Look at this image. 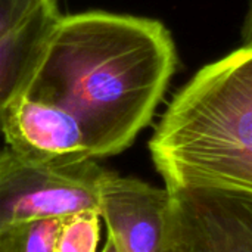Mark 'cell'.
<instances>
[{
  "instance_id": "cell-1",
  "label": "cell",
  "mask_w": 252,
  "mask_h": 252,
  "mask_svg": "<svg viewBox=\"0 0 252 252\" xmlns=\"http://www.w3.org/2000/svg\"><path fill=\"white\" fill-rule=\"evenodd\" d=\"M177 68L158 19L89 10L59 16L21 93L80 123L92 159L121 154L151 123Z\"/></svg>"
},
{
  "instance_id": "cell-2",
  "label": "cell",
  "mask_w": 252,
  "mask_h": 252,
  "mask_svg": "<svg viewBox=\"0 0 252 252\" xmlns=\"http://www.w3.org/2000/svg\"><path fill=\"white\" fill-rule=\"evenodd\" d=\"M149 152L167 189L252 193V46L202 66L174 94Z\"/></svg>"
},
{
  "instance_id": "cell-3",
  "label": "cell",
  "mask_w": 252,
  "mask_h": 252,
  "mask_svg": "<svg viewBox=\"0 0 252 252\" xmlns=\"http://www.w3.org/2000/svg\"><path fill=\"white\" fill-rule=\"evenodd\" d=\"M103 170L96 159L38 164L4 149L0 158V233L30 221L99 211Z\"/></svg>"
},
{
  "instance_id": "cell-4",
  "label": "cell",
  "mask_w": 252,
  "mask_h": 252,
  "mask_svg": "<svg viewBox=\"0 0 252 252\" xmlns=\"http://www.w3.org/2000/svg\"><path fill=\"white\" fill-rule=\"evenodd\" d=\"M167 190L159 252H252V193L201 186Z\"/></svg>"
},
{
  "instance_id": "cell-5",
  "label": "cell",
  "mask_w": 252,
  "mask_h": 252,
  "mask_svg": "<svg viewBox=\"0 0 252 252\" xmlns=\"http://www.w3.org/2000/svg\"><path fill=\"white\" fill-rule=\"evenodd\" d=\"M6 149L21 159L38 164H75L92 159L77 118L63 108L16 94L0 111Z\"/></svg>"
},
{
  "instance_id": "cell-6",
  "label": "cell",
  "mask_w": 252,
  "mask_h": 252,
  "mask_svg": "<svg viewBox=\"0 0 252 252\" xmlns=\"http://www.w3.org/2000/svg\"><path fill=\"white\" fill-rule=\"evenodd\" d=\"M168 190L103 170L99 211L115 252H159Z\"/></svg>"
},
{
  "instance_id": "cell-7",
  "label": "cell",
  "mask_w": 252,
  "mask_h": 252,
  "mask_svg": "<svg viewBox=\"0 0 252 252\" xmlns=\"http://www.w3.org/2000/svg\"><path fill=\"white\" fill-rule=\"evenodd\" d=\"M59 16L49 0H0V111L21 93Z\"/></svg>"
},
{
  "instance_id": "cell-8",
  "label": "cell",
  "mask_w": 252,
  "mask_h": 252,
  "mask_svg": "<svg viewBox=\"0 0 252 252\" xmlns=\"http://www.w3.org/2000/svg\"><path fill=\"white\" fill-rule=\"evenodd\" d=\"M100 220L97 210H84L61 219L55 252H97Z\"/></svg>"
},
{
  "instance_id": "cell-9",
  "label": "cell",
  "mask_w": 252,
  "mask_h": 252,
  "mask_svg": "<svg viewBox=\"0 0 252 252\" xmlns=\"http://www.w3.org/2000/svg\"><path fill=\"white\" fill-rule=\"evenodd\" d=\"M61 219L37 220L0 233L4 252H55Z\"/></svg>"
},
{
  "instance_id": "cell-10",
  "label": "cell",
  "mask_w": 252,
  "mask_h": 252,
  "mask_svg": "<svg viewBox=\"0 0 252 252\" xmlns=\"http://www.w3.org/2000/svg\"><path fill=\"white\" fill-rule=\"evenodd\" d=\"M241 37H242V46H252V0H250L248 10L242 22Z\"/></svg>"
},
{
  "instance_id": "cell-11",
  "label": "cell",
  "mask_w": 252,
  "mask_h": 252,
  "mask_svg": "<svg viewBox=\"0 0 252 252\" xmlns=\"http://www.w3.org/2000/svg\"><path fill=\"white\" fill-rule=\"evenodd\" d=\"M100 252H115V248H114V245H112V242L109 239L106 241V244L103 245V248H102Z\"/></svg>"
},
{
  "instance_id": "cell-12",
  "label": "cell",
  "mask_w": 252,
  "mask_h": 252,
  "mask_svg": "<svg viewBox=\"0 0 252 252\" xmlns=\"http://www.w3.org/2000/svg\"><path fill=\"white\" fill-rule=\"evenodd\" d=\"M0 252H4V250H3V244H1V238H0Z\"/></svg>"
},
{
  "instance_id": "cell-13",
  "label": "cell",
  "mask_w": 252,
  "mask_h": 252,
  "mask_svg": "<svg viewBox=\"0 0 252 252\" xmlns=\"http://www.w3.org/2000/svg\"><path fill=\"white\" fill-rule=\"evenodd\" d=\"M3 152H4V149H0V158L3 157Z\"/></svg>"
},
{
  "instance_id": "cell-14",
  "label": "cell",
  "mask_w": 252,
  "mask_h": 252,
  "mask_svg": "<svg viewBox=\"0 0 252 252\" xmlns=\"http://www.w3.org/2000/svg\"><path fill=\"white\" fill-rule=\"evenodd\" d=\"M49 1H52V3H55V4H58V0H49Z\"/></svg>"
}]
</instances>
